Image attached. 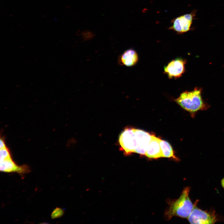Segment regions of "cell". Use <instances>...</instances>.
I'll return each mask as SVG.
<instances>
[{"label": "cell", "mask_w": 224, "mask_h": 224, "mask_svg": "<svg viewBox=\"0 0 224 224\" xmlns=\"http://www.w3.org/2000/svg\"><path fill=\"white\" fill-rule=\"evenodd\" d=\"M176 101L183 108L190 113L193 116L198 111L207 110L209 107L202 98V89L197 87L192 91L183 92Z\"/></svg>", "instance_id": "obj_1"}, {"label": "cell", "mask_w": 224, "mask_h": 224, "mask_svg": "<svg viewBox=\"0 0 224 224\" xmlns=\"http://www.w3.org/2000/svg\"><path fill=\"white\" fill-rule=\"evenodd\" d=\"M190 187H186L183 191L180 197L170 202L169 207L166 211L165 215L167 220L173 216L188 218L192 211L195 204H193L189 197Z\"/></svg>", "instance_id": "obj_2"}, {"label": "cell", "mask_w": 224, "mask_h": 224, "mask_svg": "<svg viewBox=\"0 0 224 224\" xmlns=\"http://www.w3.org/2000/svg\"><path fill=\"white\" fill-rule=\"evenodd\" d=\"M197 10L189 13L174 18L171 22L172 25L168 29L173 30L178 34H182L192 30L193 21L195 19Z\"/></svg>", "instance_id": "obj_3"}, {"label": "cell", "mask_w": 224, "mask_h": 224, "mask_svg": "<svg viewBox=\"0 0 224 224\" xmlns=\"http://www.w3.org/2000/svg\"><path fill=\"white\" fill-rule=\"evenodd\" d=\"M119 142L122 150L125 154L128 155L134 152L137 142L134 129H125L119 136Z\"/></svg>", "instance_id": "obj_4"}, {"label": "cell", "mask_w": 224, "mask_h": 224, "mask_svg": "<svg viewBox=\"0 0 224 224\" xmlns=\"http://www.w3.org/2000/svg\"><path fill=\"white\" fill-rule=\"evenodd\" d=\"M189 216L187 218L191 224H213L217 221L216 216L198 208L197 202Z\"/></svg>", "instance_id": "obj_5"}, {"label": "cell", "mask_w": 224, "mask_h": 224, "mask_svg": "<svg viewBox=\"0 0 224 224\" xmlns=\"http://www.w3.org/2000/svg\"><path fill=\"white\" fill-rule=\"evenodd\" d=\"M186 60L178 58L170 62L164 67V72L170 79L181 77L185 71Z\"/></svg>", "instance_id": "obj_6"}, {"label": "cell", "mask_w": 224, "mask_h": 224, "mask_svg": "<svg viewBox=\"0 0 224 224\" xmlns=\"http://www.w3.org/2000/svg\"><path fill=\"white\" fill-rule=\"evenodd\" d=\"M0 170L5 172H16L20 174H23L29 172L30 169L26 165H17L10 156L0 159Z\"/></svg>", "instance_id": "obj_7"}, {"label": "cell", "mask_w": 224, "mask_h": 224, "mask_svg": "<svg viewBox=\"0 0 224 224\" xmlns=\"http://www.w3.org/2000/svg\"><path fill=\"white\" fill-rule=\"evenodd\" d=\"M134 131L137 142V146L134 152L145 155L152 135L141 130L134 129Z\"/></svg>", "instance_id": "obj_8"}, {"label": "cell", "mask_w": 224, "mask_h": 224, "mask_svg": "<svg viewBox=\"0 0 224 224\" xmlns=\"http://www.w3.org/2000/svg\"><path fill=\"white\" fill-rule=\"evenodd\" d=\"M138 59V54L134 49H131L125 50L118 57V63L121 65L131 67L135 65Z\"/></svg>", "instance_id": "obj_9"}, {"label": "cell", "mask_w": 224, "mask_h": 224, "mask_svg": "<svg viewBox=\"0 0 224 224\" xmlns=\"http://www.w3.org/2000/svg\"><path fill=\"white\" fill-rule=\"evenodd\" d=\"M159 138L153 135L151 136L150 142L147 147L145 155L152 158H157L163 157Z\"/></svg>", "instance_id": "obj_10"}, {"label": "cell", "mask_w": 224, "mask_h": 224, "mask_svg": "<svg viewBox=\"0 0 224 224\" xmlns=\"http://www.w3.org/2000/svg\"><path fill=\"white\" fill-rule=\"evenodd\" d=\"M160 142L163 157H172L175 160H178L174 155L173 149L168 142L161 139Z\"/></svg>", "instance_id": "obj_11"}, {"label": "cell", "mask_w": 224, "mask_h": 224, "mask_svg": "<svg viewBox=\"0 0 224 224\" xmlns=\"http://www.w3.org/2000/svg\"><path fill=\"white\" fill-rule=\"evenodd\" d=\"M63 210L61 208H57L52 212L51 217L52 219L59 217L63 215Z\"/></svg>", "instance_id": "obj_12"}, {"label": "cell", "mask_w": 224, "mask_h": 224, "mask_svg": "<svg viewBox=\"0 0 224 224\" xmlns=\"http://www.w3.org/2000/svg\"><path fill=\"white\" fill-rule=\"evenodd\" d=\"M0 149H2L6 147L4 142V141L2 139H0Z\"/></svg>", "instance_id": "obj_13"}, {"label": "cell", "mask_w": 224, "mask_h": 224, "mask_svg": "<svg viewBox=\"0 0 224 224\" xmlns=\"http://www.w3.org/2000/svg\"><path fill=\"white\" fill-rule=\"evenodd\" d=\"M221 184L222 187L224 189V178H223L221 181Z\"/></svg>", "instance_id": "obj_14"}]
</instances>
